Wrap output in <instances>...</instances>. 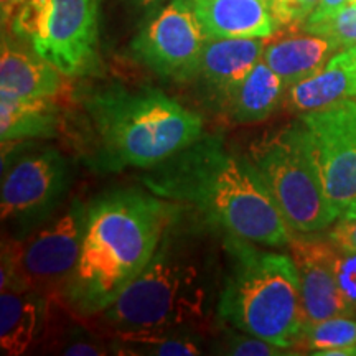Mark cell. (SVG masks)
I'll return each mask as SVG.
<instances>
[{"label": "cell", "mask_w": 356, "mask_h": 356, "mask_svg": "<svg viewBox=\"0 0 356 356\" xmlns=\"http://www.w3.org/2000/svg\"><path fill=\"white\" fill-rule=\"evenodd\" d=\"M304 32L320 35L335 43L338 50H346L356 44V3H350L332 13L312 15L302 25Z\"/></svg>", "instance_id": "23"}, {"label": "cell", "mask_w": 356, "mask_h": 356, "mask_svg": "<svg viewBox=\"0 0 356 356\" xmlns=\"http://www.w3.org/2000/svg\"><path fill=\"white\" fill-rule=\"evenodd\" d=\"M222 248L228 270L218 297L220 322L287 350L300 343L305 317L291 254L262 251L233 234Z\"/></svg>", "instance_id": "5"}, {"label": "cell", "mask_w": 356, "mask_h": 356, "mask_svg": "<svg viewBox=\"0 0 356 356\" xmlns=\"http://www.w3.org/2000/svg\"><path fill=\"white\" fill-rule=\"evenodd\" d=\"M79 149L97 172L150 170L203 136L202 118L155 88L91 89L79 96Z\"/></svg>", "instance_id": "3"}, {"label": "cell", "mask_w": 356, "mask_h": 356, "mask_svg": "<svg viewBox=\"0 0 356 356\" xmlns=\"http://www.w3.org/2000/svg\"><path fill=\"white\" fill-rule=\"evenodd\" d=\"M266 43V38H210L207 42L198 76L222 109L262 60Z\"/></svg>", "instance_id": "13"}, {"label": "cell", "mask_w": 356, "mask_h": 356, "mask_svg": "<svg viewBox=\"0 0 356 356\" xmlns=\"http://www.w3.org/2000/svg\"><path fill=\"white\" fill-rule=\"evenodd\" d=\"M249 160L292 231L318 233L338 220L320 184L300 121L264 134L249 149Z\"/></svg>", "instance_id": "6"}, {"label": "cell", "mask_w": 356, "mask_h": 356, "mask_svg": "<svg viewBox=\"0 0 356 356\" xmlns=\"http://www.w3.org/2000/svg\"><path fill=\"white\" fill-rule=\"evenodd\" d=\"M264 2H267V0H264Z\"/></svg>", "instance_id": "33"}, {"label": "cell", "mask_w": 356, "mask_h": 356, "mask_svg": "<svg viewBox=\"0 0 356 356\" xmlns=\"http://www.w3.org/2000/svg\"><path fill=\"white\" fill-rule=\"evenodd\" d=\"M208 40L190 0H170L147 17L131 48L160 78L185 83L198 76Z\"/></svg>", "instance_id": "10"}, {"label": "cell", "mask_w": 356, "mask_h": 356, "mask_svg": "<svg viewBox=\"0 0 356 356\" xmlns=\"http://www.w3.org/2000/svg\"><path fill=\"white\" fill-rule=\"evenodd\" d=\"M175 216L147 191L115 190L92 200L65 304L84 318L102 314L145 269Z\"/></svg>", "instance_id": "2"}, {"label": "cell", "mask_w": 356, "mask_h": 356, "mask_svg": "<svg viewBox=\"0 0 356 356\" xmlns=\"http://www.w3.org/2000/svg\"><path fill=\"white\" fill-rule=\"evenodd\" d=\"M345 99H356V78L338 51L322 70L289 88L284 104L291 113L304 115Z\"/></svg>", "instance_id": "17"}, {"label": "cell", "mask_w": 356, "mask_h": 356, "mask_svg": "<svg viewBox=\"0 0 356 356\" xmlns=\"http://www.w3.org/2000/svg\"><path fill=\"white\" fill-rule=\"evenodd\" d=\"M327 238L338 248L356 251V208L343 213L333 222Z\"/></svg>", "instance_id": "28"}, {"label": "cell", "mask_w": 356, "mask_h": 356, "mask_svg": "<svg viewBox=\"0 0 356 356\" xmlns=\"http://www.w3.org/2000/svg\"><path fill=\"white\" fill-rule=\"evenodd\" d=\"M332 266L338 289L343 296L350 314L353 315L356 312V251L341 249L333 244Z\"/></svg>", "instance_id": "26"}, {"label": "cell", "mask_w": 356, "mask_h": 356, "mask_svg": "<svg viewBox=\"0 0 356 356\" xmlns=\"http://www.w3.org/2000/svg\"><path fill=\"white\" fill-rule=\"evenodd\" d=\"M70 162L53 147L25 150L3 163L0 211L2 221L20 239L51 215L68 191Z\"/></svg>", "instance_id": "9"}, {"label": "cell", "mask_w": 356, "mask_h": 356, "mask_svg": "<svg viewBox=\"0 0 356 356\" xmlns=\"http://www.w3.org/2000/svg\"><path fill=\"white\" fill-rule=\"evenodd\" d=\"M60 109L53 97L22 99L0 96V137L2 144L25 139H47L58 134Z\"/></svg>", "instance_id": "20"}, {"label": "cell", "mask_w": 356, "mask_h": 356, "mask_svg": "<svg viewBox=\"0 0 356 356\" xmlns=\"http://www.w3.org/2000/svg\"><path fill=\"white\" fill-rule=\"evenodd\" d=\"M26 0H0V13H2V26L12 22L19 8L24 6Z\"/></svg>", "instance_id": "29"}, {"label": "cell", "mask_w": 356, "mask_h": 356, "mask_svg": "<svg viewBox=\"0 0 356 356\" xmlns=\"http://www.w3.org/2000/svg\"><path fill=\"white\" fill-rule=\"evenodd\" d=\"M341 56H343V60L346 61V65L350 66L351 71L355 73V78H356V44L351 48H346V50H341Z\"/></svg>", "instance_id": "31"}, {"label": "cell", "mask_w": 356, "mask_h": 356, "mask_svg": "<svg viewBox=\"0 0 356 356\" xmlns=\"http://www.w3.org/2000/svg\"><path fill=\"white\" fill-rule=\"evenodd\" d=\"M109 348L118 355L197 356L203 353L202 333L195 328L173 327L154 330L111 332Z\"/></svg>", "instance_id": "21"}, {"label": "cell", "mask_w": 356, "mask_h": 356, "mask_svg": "<svg viewBox=\"0 0 356 356\" xmlns=\"http://www.w3.org/2000/svg\"><path fill=\"white\" fill-rule=\"evenodd\" d=\"M302 343L314 355L327 350L356 346V320L351 315H338L305 327L300 338Z\"/></svg>", "instance_id": "22"}, {"label": "cell", "mask_w": 356, "mask_h": 356, "mask_svg": "<svg viewBox=\"0 0 356 356\" xmlns=\"http://www.w3.org/2000/svg\"><path fill=\"white\" fill-rule=\"evenodd\" d=\"M78 314H71L70 325L63 330L51 328L53 333H48V337L53 340V346L56 348V353L61 355H73V356H97L109 353V345L104 343V338L97 333L91 332L88 327H84L76 322Z\"/></svg>", "instance_id": "24"}, {"label": "cell", "mask_w": 356, "mask_h": 356, "mask_svg": "<svg viewBox=\"0 0 356 356\" xmlns=\"http://www.w3.org/2000/svg\"><path fill=\"white\" fill-rule=\"evenodd\" d=\"M286 91L279 74L261 60L225 106V113L236 124L266 121L282 104Z\"/></svg>", "instance_id": "19"}, {"label": "cell", "mask_w": 356, "mask_h": 356, "mask_svg": "<svg viewBox=\"0 0 356 356\" xmlns=\"http://www.w3.org/2000/svg\"><path fill=\"white\" fill-rule=\"evenodd\" d=\"M320 184L340 218L356 208V99L300 115Z\"/></svg>", "instance_id": "11"}, {"label": "cell", "mask_w": 356, "mask_h": 356, "mask_svg": "<svg viewBox=\"0 0 356 356\" xmlns=\"http://www.w3.org/2000/svg\"><path fill=\"white\" fill-rule=\"evenodd\" d=\"M124 2L131 3L136 8H155L159 6H162L165 0H124Z\"/></svg>", "instance_id": "32"}, {"label": "cell", "mask_w": 356, "mask_h": 356, "mask_svg": "<svg viewBox=\"0 0 356 356\" xmlns=\"http://www.w3.org/2000/svg\"><path fill=\"white\" fill-rule=\"evenodd\" d=\"M287 246L299 273L305 327L338 315H351L333 274L330 239L293 231Z\"/></svg>", "instance_id": "12"}, {"label": "cell", "mask_w": 356, "mask_h": 356, "mask_svg": "<svg viewBox=\"0 0 356 356\" xmlns=\"http://www.w3.org/2000/svg\"><path fill=\"white\" fill-rule=\"evenodd\" d=\"M208 38H269L279 30L264 0H190Z\"/></svg>", "instance_id": "14"}, {"label": "cell", "mask_w": 356, "mask_h": 356, "mask_svg": "<svg viewBox=\"0 0 356 356\" xmlns=\"http://www.w3.org/2000/svg\"><path fill=\"white\" fill-rule=\"evenodd\" d=\"M150 193L191 204L226 234L266 248L287 246L293 231L249 159L221 136H202L142 177Z\"/></svg>", "instance_id": "1"}, {"label": "cell", "mask_w": 356, "mask_h": 356, "mask_svg": "<svg viewBox=\"0 0 356 356\" xmlns=\"http://www.w3.org/2000/svg\"><path fill=\"white\" fill-rule=\"evenodd\" d=\"M337 53L338 48L328 38L304 32L267 44L262 60L289 89L322 70Z\"/></svg>", "instance_id": "18"}, {"label": "cell", "mask_w": 356, "mask_h": 356, "mask_svg": "<svg viewBox=\"0 0 356 356\" xmlns=\"http://www.w3.org/2000/svg\"><path fill=\"white\" fill-rule=\"evenodd\" d=\"M47 304L42 293L32 291H2L0 296V346L2 353L20 356L32 348L42 335L47 320Z\"/></svg>", "instance_id": "16"}, {"label": "cell", "mask_w": 356, "mask_h": 356, "mask_svg": "<svg viewBox=\"0 0 356 356\" xmlns=\"http://www.w3.org/2000/svg\"><path fill=\"white\" fill-rule=\"evenodd\" d=\"M63 74L37 51L2 35L0 53V96L40 99L60 92Z\"/></svg>", "instance_id": "15"}, {"label": "cell", "mask_w": 356, "mask_h": 356, "mask_svg": "<svg viewBox=\"0 0 356 356\" xmlns=\"http://www.w3.org/2000/svg\"><path fill=\"white\" fill-rule=\"evenodd\" d=\"M88 204L79 200L56 211L38 228L2 246V291H32L63 299L81 252Z\"/></svg>", "instance_id": "7"}, {"label": "cell", "mask_w": 356, "mask_h": 356, "mask_svg": "<svg viewBox=\"0 0 356 356\" xmlns=\"http://www.w3.org/2000/svg\"><path fill=\"white\" fill-rule=\"evenodd\" d=\"M101 0H26L12 32L63 76H83L97 65Z\"/></svg>", "instance_id": "8"}, {"label": "cell", "mask_w": 356, "mask_h": 356, "mask_svg": "<svg viewBox=\"0 0 356 356\" xmlns=\"http://www.w3.org/2000/svg\"><path fill=\"white\" fill-rule=\"evenodd\" d=\"M320 0H267L266 6L279 26L296 29L317 10Z\"/></svg>", "instance_id": "27"}, {"label": "cell", "mask_w": 356, "mask_h": 356, "mask_svg": "<svg viewBox=\"0 0 356 356\" xmlns=\"http://www.w3.org/2000/svg\"><path fill=\"white\" fill-rule=\"evenodd\" d=\"M175 218L145 269L99 314L113 332L173 327L202 330L210 323L221 291L215 266L200 243L178 233Z\"/></svg>", "instance_id": "4"}, {"label": "cell", "mask_w": 356, "mask_h": 356, "mask_svg": "<svg viewBox=\"0 0 356 356\" xmlns=\"http://www.w3.org/2000/svg\"><path fill=\"white\" fill-rule=\"evenodd\" d=\"M350 0H320L317 10L314 13L315 15H325V13H332L338 10V8L348 6Z\"/></svg>", "instance_id": "30"}, {"label": "cell", "mask_w": 356, "mask_h": 356, "mask_svg": "<svg viewBox=\"0 0 356 356\" xmlns=\"http://www.w3.org/2000/svg\"><path fill=\"white\" fill-rule=\"evenodd\" d=\"M215 353L231 356H280L287 355V348L277 346L259 337L249 335L236 328H226L218 337V343L213 346Z\"/></svg>", "instance_id": "25"}]
</instances>
